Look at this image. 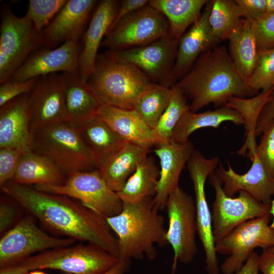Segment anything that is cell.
Wrapping results in <instances>:
<instances>
[{
  "label": "cell",
  "instance_id": "cell-29",
  "mask_svg": "<svg viewBox=\"0 0 274 274\" xmlns=\"http://www.w3.org/2000/svg\"><path fill=\"white\" fill-rule=\"evenodd\" d=\"M66 176L49 158L29 151L23 153L11 181L17 184L33 185H59Z\"/></svg>",
  "mask_w": 274,
  "mask_h": 274
},
{
  "label": "cell",
  "instance_id": "cell-31",
  "mask_svg": "<svg viewBox=\"0 0 274 274\" xmlns=\"http://www.w3.org/2000/svg\"><path fill=\"white\" fill-rule=\"evenodd\" d=\"M206 0H151L148 5L160 12L166 18L169 35L179 41L190 25L201 16Z\"/></svg>",
  "mask_w": 274,
  "mask_h": 274
},
{
  "label": "cell",
  "instance_id": "cell-54",
  "mask_svg": "<svg viewBox=\"0 0 274 274\" xmlns=\"http://www.w3.org/2000/svg\"><path fill=\"white\" fill-rule=\"evenodd\" d=\"M267 250H268V251H270L271 252L274 253V247L270 248L267 249Z\"/></svg>",
  "mask_w": 274,
  "mask_h": 274
},
{
  "label": "cell",
  "instance_id": "cell-39",
  "mask_svg": "<svg viewBox=\"0 0 274 274\" xmlns=\"http://www.w3.org/2000/svg\"><path fill=\"white\" fill-rule=\"evenodd\" d=\"M254 153L267 174L274 177V120L262 133Z\"/></svg>",
  "mask_w": 274,
  "mask_h": 274
},
{
  "label": "cell",
  "instance_id": "cell-52",
  "mask_svg": "<svg viewBox=\"0 0 274 274\" xmlns=\"http://www.w3.org/2000/svg\"><path fill=\"white\" fill-rule=\"evenodd\" d=\"M270 215L272 216V221L270 226L274 231V199L271 200L270 208Z\"/></svg>",
  "mask_w": 274,
  "mask_h": 274
},
{
  "label": "cell",
  "instance_id": "cell-27",
  "mask_svg": "<svg viewBox=\"0 0 274 274\" xmlns=\"http://www.w3.org/2000/svg\"><path fill=\"white\" fill-rule=\"evenodd\" d=\"M75 126L90 151L97 169L125 142L97 115Z\"/></svg>",
  "mask_w": 274,
  "mask_h": 274
},
{
  "label": "cell",
  "instance_id": "cell-51",
  "mask_svg": "<svg viewBox=\"0 0 274 274\" xmlns=\"http://www.w3.org/2000/svg\"><path fill=\"white\" fill-rule=\"evenodd\" d=\"M266 14L274 13V0H266Z\"/></svg>",
  "mask_w": 274,
  "mask_h": 274
},
{
  "label": "cell",
  "instance_id": "cell-6",
  "mask_svg": "<svg viewBox=\"0 0 274 274\" xmlns=\"http://www.w3.org/2000/svg\"><path fill=\"white\" fill-rule=\"evenodd\" d=\"M118 260L96 246L80 244L46 250L15 264L27 272L50 269L67 274H102Z\"/></svg>",
  "mask_w": 274,
  "mask_h": 274
},
{
  "label": "cell",
  "instance_id": "cell-35",
  "mask_svg": "<svg viewBox=\"0 0 274 274\" xmlns=\"http://www.w3.org/2000/svg\"><path fill=\"white\" fill-rule=\"evenodd\" d=\"M171 89L168 105L153 129L157 144L172 140L174 130L179 121L185 113L190 110L183 92L175 85Z\"/></svg>",
  "mask_w": 274,
  "mask_h": 274
},
{
  "label": "cell",
  "instance_id": "cell-1",
  "mask_svg": "<svg viewBox=\"0 0 274 274\" xmlns=\"http://www.w3.org/2000/svg\"><path fill=\"white\" fill-rule=\"evenodd\" d=\"M1 188L48 229L76 241L87 242L118 258L117 239L106 218L78 201L11 181Z\"/></svg>",
  "mask_w": 274,
  "mask_h": 274
},
{
  "label": "cell",
  "instance_id": "cell-16",
  "mask_svg": "<svg viewBox=\"0 0 274 274\" xmlns=\"http://www.w3.org/2000/svg\"><path fill=\"white\" fill-rule=\"evenodd\" d=\"M32 134L66 122L62 74H49L38 78L29 93Z\"/></svg>",
  "mask_w": 274,
  "mask_h": 274
},
{
  "label": "cell",
  "instance_id": "cell-40",
  "mask_svg": "<svg viewBox=\"0 0 274 274\" xmlns=\"http://www.w3.org/2000/svg\"><path fill=\"white\" fill-rule=\"evenodd\" d=\"M25 152L11 148H0V186L11 181L22 155Z\"/></svg>",
  "mask_w": 274,
  "mask_h": 274
},
{
  "label": "cell",
  "instance_id": "cell-43",
  "mask_svg": "<svg viewBox=\"0 0 274 274\" xmlns=\"http://www.w3.org/2000/svg\"><path fill=\"white\" fill-rule=\"evenodd\" d=\"M16 201L5 195L1 197L0 201V233L4 234L16 224L18 216Z\"/></svg>",
  "mask_w": 274,
  "mask_h": 274
},
{
  "label": "cell",
  "instance_id": "cell-2",
  "mask_svg": "<svg viewBox=\"0 0 274 274\" xmlns=\"http://www.w3.org/2000/svg\"><path fill=\"white\" fill-rule=\"evenodd\" d=\"M174 85L191 98L190 109L193 112L210 104L225 106L232 97L244 98L254 93L224 46L203 52L192 69Z\"/></svg>",
  "mask_w": 274,
  "mask_h": 274
},
{
  "label": "cell",
  "instance_id": "cell-17",
  "mask_svg": "<svg viewBox=\"0 0 274 274\" xmlns=\"http://www.w3.org/2000/svg\"><path fill=\"white\" fill-rule=\"evenodd\" d=\"M81 51L77 41L66 42L53 49L37 50L9 80L26 81L59 72L79 74L78 63Z\"/></svg>",
  "mask_w": 274,
  "mask_h": 274
},
{
  "label": "cell",
  "instance_id": "cell-38",
  "mask_svg": "<svg viewBox=\"0 0 274 274\" xmlns=\"http://www.w3.org/2000/svg\"><path fill=\"white\" fill-rule=\"evenodd\" d=\"M66 2V0H29L24 16L32 23L37 30L41 31L49 24Z\"/></svg>",
  "mask_w": 274,
  "mask_h": 274
},
{
  "label": "cell",
  "instance_id": "cell-50",
  "mask_svg": "<svg viewBox=\"0 0 274 274\" xmlns=\"http://www.w3.org/2000/svg\"><path fill=\"white\" fill-rule=\"evenodd\" d=\"M19 265L14 264L0 267V274H28Z\"/></svg>",
  "mask_w": 274,
  "mask_h": 274
},
{
  "label": "cell",
  "instance_id": "cell-24",
  "mask_svg": "<svg viewBox=\"0 0 274 274\" xmlns=\"http://www.w3.org/2000/svg\"><path fill=\"white\" fill-rule=\"evenodd\" d=\"M66 122L79 125L97 115L103 102L93 88L79 74H62Z\"/></svg>",
  "mask_w": 274,
  "mask_h": 274
},
{
  "label": "cell",
  "instance_id": "cell-53",
  "mask_svg": "<svg viewBox=\"0 0 274 274\" xmlns=\"http://www.w3.org/2000/svg\"><path fill=\"white\" fill-rule=\"evenodd\" d=\"M28 274H46V273L44 272V271H41V270L37 269V270L30 271Z\"/></svg>",
  "mask_w": 274,
  "mask_h": 274
},
{
  "label": "cell",
  "instance_id": "cell-30",
  "mask_svg": "<svg viewBox=\"0 0 274 274\" xmlns=\"http://www.w3.org/2000/svg\"><path fill=\"white\" fill-rule=\"evenodd\" d=\"M226 121L237 125L245 123L244 119L238 112L226 106L201 113L190 110L183 115L176 125L172 140L177 143H186L194 131L208 127L217 128L222 123Z\"/></svg>",
  "mask_w": 274,
  "mask_h": 274
},
{
  "label": "cell",
  "instance_id": "cell-28",
  "mask_svg": "<svg viewBox=\"0 0 274 274\" xmlns=\"http://www.w3.org/2000/svg\"><path fill=\"white\" fill-rule=\"evenodd\" d=\"M228 40L233 63L247 82L254 69L258 54L254 20L243 18Z\"/></svg>",
  "mask_w": 274,
  "mask_h": 274
},
{
  "label": "cell",
  "instance_id": "cell-14",
  "mask_svg": "<svg viewBox=\"0 0 274 274\" xmlns=\"http://www.w3.org/2000/svg\"><path fill=\"white\" fill-rule=\"evenodd\" d=\"M215 191L212 217L215 243L239 225L251 219L270 215V204L260 202L247 192L241 191L236 197L227 195L215 171L209 176Z\"/></svg>",
  "mask_w": 274,
  "mask_h": 274
},
{
  "label": "cell",
  "instance_id": "cell-15",
  "mask_svg": "<svg viewBox=\"0 0 274 274\" xmlns=\"http://www.w3.org/2000/svg\"><path fill=\"white\" fill-rule=\"evenodd\" d=\"M179 41L168 34L149 44L127 49L108 52L140 70L150 80L172 87V73Z\"/></svg>",
  "mask_w": 274,
  "mask_h": 274
},
{
  "label": "cell",
  "instance_id": "cell-4",
  "mask_svg": "<svg viewBox=\"0 0 274 274\" xmlns=\"http://www.w3.org/2000/svg\"><path fill=\"white\" fill-rule=\"evenodd\" d=\"M87 82L103 104L124 109H133L139 96L152 83L136 66L108 51L97 55Z\"/></svg>",
  "mask_w": 274,
  "mask_h": 274
},
{
  "label": "cell",
  "instance_id": "cell-32",
  "mask_svg": "<svg viewBox=\"0 0 274 274\" xmlns=\"http://www.w3.org/2000/svg\"><path fill=\"white\" fill-rule=\"evenodd\" d=\"M159 170L152 159L148 157L141 162L123 188L117 192L123 202L135 203L154 197Z\"/></svg>",
  "mask_w": 274,
  "mask_h": 274
},
{
  "label": "cell",
  "instance_id": "cell-25",
  "mask_svg": "<svg viewBox=\"0 0 274 274\" xmlns=\"http://www.w3.org/2000/svg\"><path fill=\"white\" fill-rule=\"evenodd\" d=\"M97 115L125 142L147 150L157 144L153 130L134 109H124L103 104Z\"/></svg>",
  "mask_w": 274,
  "mask_h": 274
},
{
  "label": "cell",
  "instance_id": "cell-34",
  "mask_svg": "<svg viewBox=\"0 0 274 274\" xmlns=\"http://www.w3.org/2000/svg\"><path fill=\"white\" fill-rule=\"evenodd\" d=\"M172 87L151 83L141 94L134 109L143 121L154 129L167 107Z\"/></svg>",
  "mask_w": 274,
  "mask_h": 274
},
{
  "label": "cell",
  "instance_id": "cell-21",
  "mask_svg": "<svg viewBox=\"0 0 274 274\" xmlns=\"http://www.w3.org/2000/svg\"><path fill=\"white\" fill-rule=\"evenodd\" d=\"M155 147L154 152L159 159L160 170L154 201L160 210L165 208L168 196L179 187L181 172L194 149L189 141L180 144L170 140Z\"/></svg>",
  "mask_w": 274,
  "mask_h": 274
},
{
  "label": "cell",
  "instance_id": "cell-12",
  "mask_svg": "<svg viewBox=\"0 0 274 274\" xmlns=\"http://www.w3.org/2000/svg\"><path fill=\"white\" fill-rule=\"evenodd\" d=\"M31 215L19 219L0 239V267L18 263L35 254L73 245L76 241L51 236L40 228Z\"/></svg>",
  "mask_w": 274,
  "mask_h": 274
},
{
  "label": "cell",
  "instance_id": "cell-11",
  "mask_svg": "<svg viewBox=\"0 0 274 274\" xmlns=\"http://www.w3.org/2000/svg\"><path fill=\"white\" fill-rule=\"evenodd\" d=\"M187 163L194 192L197 235L205 253L206 269L209 274H219L220 268L215 250L212 217L207 200L205 183L207 178L219 165V158H207L194 150Z\"/></svg>",
  "mask_w": 274,
  "mask_h": 274
},
{
  "label": "cell",
  "instance_id": "cell-37",
  "mask_svg": "<svg viewBox=\"0 0 274 274\" xmlns=\"http://www.w3.org/2000/svg\"><path fill=\"white\" fill-rule=\"evenodd\" d=\"M247 83L254 93L274 87V47L258 50L255 66Z\"/></svg>",
  "mask_w": 274,
  "mask_h": 274
},
{
  "label": "cell",
  "instance_id": "cell-18",
  "mask_svg": "<svg viewBox=\"0 0 274 274\" xmlns=\"http://www.w3.org/2000/svg\"><path fill=\"white\" fill-rule=\"evenodd\" d=\"M29 93L20 95L0 107V148L31 151L33 134Z\"/></svg>",
  "mask_w": 274,
  "mask_h": 274
},
{
  "label": "cell",
  "instance_id": "cell-41",
  "mask_svg": "<svg viewBox=\"0 0 274 274\" xmlns=\"http://www.w3.org/2000/svg\"><path fill=\"white\" fill-rule=\"evenodd\" d=\"M254 27L259 50L274 47V13L266 14L254 20Z\"/></svg>",
  "mask_w": 274,
  "mask_h": 274
},
{
  "label": "cell",
  "instance_id": "cell-8",
  "mask_svg": "<svg viewBox=\"0 0 274 274\" xmlns=\"http://www.w3.org/2000/svg\"><path fill=\"white\" fill-rule=\"evenodd\" d=\"M33 187L46 192L74 199L105 218L118 214L123 202L99 174L97 169L73 173L59 185H37Z\"/></svg>",
  "mask_w": 274,
  "mask_h": 274
},
{
  "label": "cell",
  "instance_id": "cell-20",
  "mask_svg": "<svg viewBox=\"0 0 274 274\" xmlns=\"http://www.w3.org/2000/svg\"><path fill=\"white\" fill-rule=\"evenodd\" d=\"M249 158L252 164L245 174H237L229 163L227 170L220 163L215 173L228 196L233 197L237 192L244 191L257 201L270 204L271 197L274 195V177L267 174L254 153Z\"/></svg>",
  "mask_w": 274,
  "mask_h": 274
},
{
  "label": "cell",
  "instance_id": "cell-7",
  "mask_svg": "<svg viewBox=\"0 0 274 274\" xmlns=\"http://www.w3.org/2000/svg\"><path fill=\"white\" fill-rule=\"evenodd\" d=\"M0 83L9 81L29 56L43 45L41 31L25 16L15 15L9 6L1 10Z\"/></svg>",
  "mask_w": 274,
  "mask_h": 274
},
{
  "label": "cell",
  "instance_id": "cell-46",
  "mask_svg": "<svg viewBox=\"0 0 274 274\" xmlns=\"http://www.w3.org/2000/svg\"><path fill=\"white\" fill-rule=\"evenodd\" d=\"M148 0L122 1L109 32L123 18L149 4Z\"/></svg>",
  "mask_w": 274,
  "mask_h": 274
},
{
  "label": "cell",
  "instance_id": "cell-23",
  "mask_svg": "<svg viewBox=\"0 0 274 274\" xmlns=\"http://www.w3.org/2000/svg\"><path fill=\"white\" fill-rule=\"evenodd\" d=\"M212 1H209L198 20L179 41L176 58L172 73L173 85L185 74L197 57L219 40L212 32L209 18Z\"/></svg>",
  "mask_w": 274,
  "mask_h": 274
},
{
  "label": "cell",
  "instance_id": "cell-22",
  "mask_svg": "<svg viewBox=\"0 0 274 274\" xmlns=\"http://www.w3.org/2000/svg\"><path fill=\"white\" fill-rule=\"evenodd\" d=\"M115 0H102L97 5L82 37L83 47L79 58V75L87 81L93 72L104 36L108 34L119 9Z\"/></svg>",
  "mask_w": 274,
  "mask_h": 274
},
{
  "label": "cell",
  "instance_id": "cell-47",
  "mask_svg": "<svg viewBox=\"0 0 274 274\" xmlns=\"http://www.w3.org/2000/svg\"><path fill=\"white\" fill-rule=\"evenodd\" d=\"M258 267L263 274H274V253L263 250L259 257Z\"/></svg>",
  "mask_w": 274,
  "mask_h": 274
},
{
  "label": "cell",
  "instance_id": "cell-45",
  "mask_svg": "<svg viewBox=\"0 0 274 274\" xmlns=\"http://www.w3.org/2000/svg\"><path fill=\"white\" fill-rule=\"evenodd\" d=\"M274 120V88L269 100L259 115L255 130L256 137L261 135L264 130Z\"/></svg>",
  "mask_w": 274,
  "mask_h": 274
},
{
  "label": "cell",
  "instance_id": "cell-5",
  "mask_svg": "<svg viewBox=\"0 0 274 274\" xmlns=\"http://www.w3.org/2000/svg\"><path fill=\"white\" fill-rule=\"evenodd\" d=\"M31 151L50 159L66 176L97 169L77 127L63 122L33 134Z\"/></svg>",
  "mask_w": 274,
  "mask_h": 274
},
{
  "label": "cell",
  "instance_id": "cell-36",
  "mask_svg": "<svg viewBox=\"0 0 274 274\" xmlns=\"http://www.w3.org/2000/svg\"><path fill=\"white\" fill-rule=\"evenodd\" d=\"M242 18L235 1H212L209 21L213 35L219 41L228 40L231 32L241 22Z\"/></svg>",
  "mask_w": 274,
  "mask_h": 274
},
{
  "label": "cell",
  "instance_id": "cell-48",
  "mask_svg": "<svg viewBox=\"0 0 274 274\" xmlns=\"http://www.w3.org/2000/svg\"><path fill=\"white\" fill-rule=\"evenodd\" d=\"M259 255L254 252L242 267L234 274H260L258 267Z\"/></svg>",
  "mask_w": 274,
  "mask_h": 274
},
{
  "label": "cell",
  "instance_id": "cell-19",
  "mask_svg": "<svg viewBox=\"0 0 274 274\" xmlns=\"http://www.w3.org/2000/svg\"><path fill=\"white\" fill-rule=\"evenodd\" d=\"M96 1L68 0L49 24L41 31L43 44L53 49L70 41H79Z\"/></svg>",
  "mask_w": 274,
  "mask_h": 274
},
{
  "label": "cell",
  "instance_id": "cell-3",
  "mask_svg": "<svg viewBox=\"0 0 274 274\" xmlns=\"http://www.w3.org/2000/svg\"><path fill=\"white\" fill-rule=\"evenodd\" d=\"M159 210L154 197H149L135 203L123 202L118 214L106 218L117 235L118 259L155 258L156 245L167 244L166 229Z\"/></svg>",
  "mask_w": 274,
  "mask_h": 274
},
{
  "label": "cell",
  "instance_id": "cell-9",
  "mask_svg": "<svg viewBox=\"0 0 274 274\" xmlns=\"http://www.w3.org/2000/svg\"><path fill=\"white\" fill-rule=\"evenodd\" d=\"M165 208L168 220L165 238L174 252L171 274H175L178 262H191L197 252L195 201L178 187L168 196Z\"/></svg>",
  "mask_w": 274,
  "mask_h": 274
},
{
  "label": "cell",
  "instance_id": "cell-13",
  "mask_svg": "<svg viewBox=\"0 0 274 274\" xmlns=\"http://www.w3.org/2000/svg\"><path fill=\"white\" fill-rule=\"evenodd\" d=\"M169 34L166 18L148 4L121 20L101 46L118 51L145 45Z\"/></svg>",
  "mask_w": 274,
  "mask_h": 274
},
{
  "label": "cell",
  "instance_id": "cell-26",
  "mask_svg": "<svg viewBox=\"0 0 274 274\" xmlns=\"http://www.w3.org/2000/svg\"><path fill=\"white\" fill-rule=\"evenodd\" d=\"M148 150L125 142L97 170L109 186L117 192L123 188L138 164L148 157Z\"/></svg>",
  "mask_w": 274,
  "mask_h": 274
},
{
  "label": "cell",
  "instance_id": "cell-33",
  "mask_svg": "<svg viewBox=\"0 0 274 274\" xmlns=\"http://www.w3.org/2000/svg\"><path fill=\"white\" fill-rule=\"evenodd\" d=\"M273 88L261 91L258 95L249 98L232 97L226 103L225 106L238 112L245 121L247 140L245 145L237 151L238 154L244 155L247 149L249 150L248 153L255 151L257 147L255 130L257 121L261 111L269 100Z\"/></svg>",
  "mask_w": 274,
  "mask_h": 274
},
{
  "label": "cell",
  "instance_id": "cell-49",
  "mask_svg": "<svg viewBox=\"0 0 274 274\" xmlns=\"http://www.w3.org/2000/svg\"><path fill=\"white\" fill-rule=\"evenodd\" d=\"M130 264V260L118 259L116 263L102 274H125Z\"/></svg>",
  "mask_w": 274,
  "mask_h": 274
},
{
  "label": "cell",
  "instance_id": "cell-10",
  "mask_svg": "<svg viewBox=\"0 0 274 274\" xmlns=\"http://www.w3.org/2000/svg\"><path fill=\"white\" fill-rule=\"evenodd\" d=\"M270 215L247 221L215 243L217 253L228 256L220 266L223 274H234L257 248L266 250L274 247V231Z\"/></svg>",
  "mask_w": 274,
  "mask_h": 274
},
{
  "label": "cell",
  "instance_id": "cell-44",
  "mask_svg": "<svg viewBox=\"0 0 274 274\" xmlns=\"http://www.w3.org/2000/svg\"><path fill=\"white\" fill-rule=\"evenodd\" d=\"M242 17L257 20L266 15V0H235Z\"/></svg>",
  "mask_w": 274,
  "mask_h": 274
},
{
  "label": "cell",
  "instance_id": "cell-42",
  "mask_svg": "<svg viewBox=\"0 0 274 274\" xmlns=\"http://www.w3.org/2000/svg\"><path fill=\"white\" fill-rule=\"evenodd\" d=\"M38 78L26 81L9 80L0 86V107L12 99L29 92Z\"/></svg>",
  "mask_w": 274,
  "mask_h": 274
}]
</instances>
